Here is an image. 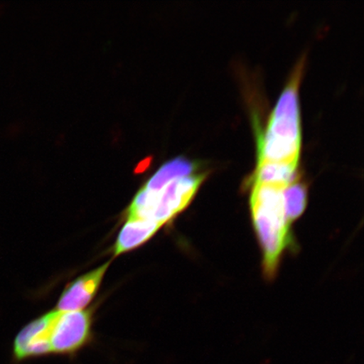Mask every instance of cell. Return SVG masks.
Returning a JSON list of instances; mask_svg holds the SVG:
<instances>
[{
    "label": "cell",
    "instance_id": "7a4b0ae2",
    "mask_svg": "<svg viewBox=\"0 0 364 364\" xmlns=\"http://www.w3.org/2000/svg\"><path fill=\"white\" fill-rule=\"evenodd\" d=\"M304 60H300L257 141V163L299 164L302 133L299 88Z\"/></svg>",
    "mask_w": 364,
    "mask_h": 364
},
{
    "label": "cell",
    "instance_id": "6da1fadb",
    "mask_svg": "<svg viewBox=\"0 0 364 364\" xmlns=\"http://www.w3.org/2000/svg\"><path fill=\"white\" fill-rule=\"evenodd\" d=\"M208 173L201 163L184 156L170 159L136 193L127 217L168 224L189 206Z\"/></svg>",
    "mask_w": 364,
    "mask_h": 364
},
{
    "label": "cell",
    "instance_id": "5b68a950",
    "mask_svg": "<svg viewBox=\"0 0 364 364\" xmlns=\"http://www.w3.org/2000/svg\"><path fill=\"white\" fill-rule=\"evenodd\" d=\"M56 315V311L45 314L28 323L18 332L13 343L14 363H21L52 354L50 336Z\"/></svg>",
    "mask_w": 364,
    "mask_h": 364
},
{
    "label": "cell",
    "instance_id": "277c9868",
    "mask_svg": "<svg viewBox=\"0 0 364 364\" xmlns=\"http://www.w3.org/2000/svg\"><path fill=\"white\" fill-rule=\"evenodd\" d=\"M56 311L50 336L52 354L74 356L90 343L92 316L89 311Z\"/></svg>",
    "mask_w": 364,
    "mask_h": 364
},
{
    "label": "cell",
    "instance_id": "8992f818",
    "mask_svg": "<svg viewBox=\"0 0 364 364\" xmlns=\"http://www.w3.org/2000/svg\"><path fill=\"white\" fill-rule=\"evenodd\" d=\"M109 265L110 262L103 264L97 269L85 273L68 284L58 300L56 311H84L97 294Z\"/></svg>",
    "mask_w": 364,
    "mask_h": 364
},
{
    "label": "cell",
    "instance_id": "52a82bcc",
    "mask_svg": "<svg viewBox=\"0 0 364 364\" xmlns=\"http://www.w3.org/2000/svg\"><path fill=\"white\" fill-rule=\"evenodd\" d=\"M162 226L156 222L135 217H127V221L117 235L114 256L131 252L148 242Z\"/></svg>",
    "mask_w": 364,
    "mask_h": 364
},
{
    "label": "cell",
    "instance_id": "3957f363",
    "mask_svg": "<svg viewBox=\"0 0 364 364\" xmlns=\"http://www.w3.org/2000/svg\"><path fill=\"white\" fill-rule=\"evenodd\" d=\"M250 208L257 237L263 250L264 271L275 275L279 259L290 242V224L287 220L284 193L279 186L252 184Z\"/></svg>",
    "mask_w": 364,
    "mask_h": 364
},
{
    "label": "cell",
    "instance_id": "ba28073f",
    "mask_svg": "<svg viewBox=\"0 0 364 364\" xmlns=\"http://www.w3.org/2000/svg\"><path fill=\"white\" fill-rule=\"evenodd\" d=\"M284 208L289 224L302 215L307 202V189L299 178L294 181L284 190Z\"/></svg>",
    "mask_w": 364,
    "mask_h": 364
}]
</instances>
